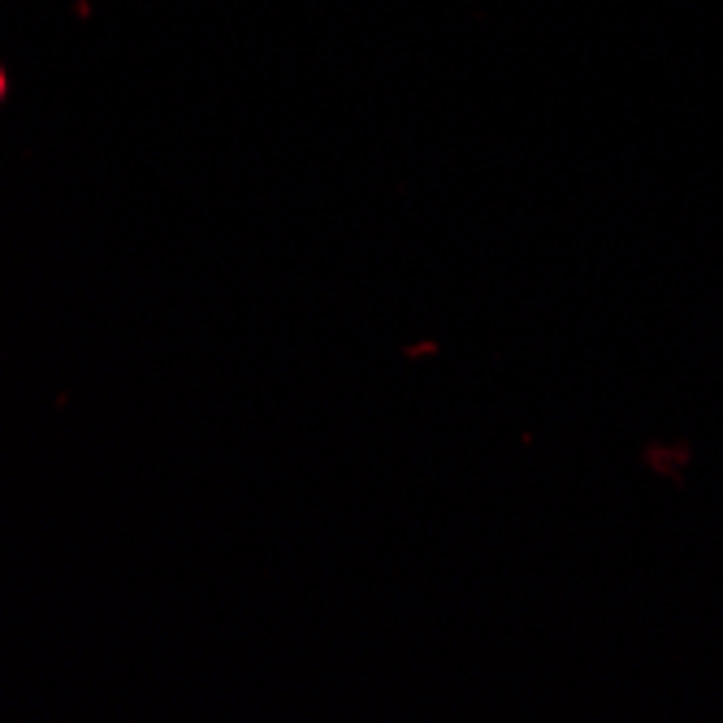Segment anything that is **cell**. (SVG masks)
Instances as JSON below:
<instances>
[{
    "mask_svg": "<svg viewBox=\"0 0 723 723\" xmlns=\"http://www.w3.org/2000/svg\"><path fill=\"white\" fill-rule=\"evenodd\" d=\"M0 96H5V70H0Z\"/></svg>",
    "mask_w": 723,
    "mask_h": 723,
    "instance_id": "6da1fadb",
    "label": "cell"
}]
</instances>
